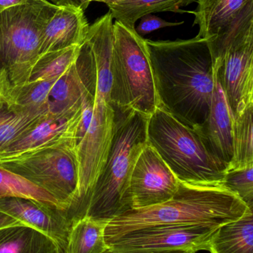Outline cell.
Wrapping results in <instances>:
<instances>
[{"label":"cell","mask_w":253,"mask_h":253,"mask_svg":"<svg viewBox=\"0 0 253 253\" xmlns=\"http://www.w3.org/2000/svg\"><path fill=\"white\" fill-rule=\"evenodd\" d=\"M57 8L46 0H31L0 13V73L12 89L29 80L40 56L42 33Z\"/></svg>","instance_id":"52a82bcc"},{"label":"cell","mask_w":253,"mask_h":253,"mask_svg":"<svg viewBox=\"0 0 253 253\" xmlns=\"http://www.w3.org/2000/svg\"><path fill=\"white\" fill-rule=\"evenodd\" d=\"M193 12L197 37L209 43L213 62L225 53L236 39L253 28V0H197Z\"/></svg>","instance_id":"30bf717a"},{"label":"cell","mask_w":253,"mask_h":253,"mask_svg":"<svg viewBox=\"0 0 253 253\" xmlns=\"http://www.w3.org/2000/svg\"><path fill=\"white\" fill-rule=\"evenodd\" d=\"M89 28L84 11L72 6L58 7L42 33L40 56L81 46L86 41Z\"/></svg>","instance_id":"2e32d148"},{"label":"cell","mask_w":253,"mask_h":253,"mask_svg":"<svg viewBox=\"0 0 253 253\" xmlns=\"http://www.w3.org/2000/svg\"><path fill=\"white\" fill-rule=\"evenodd\" d=\"M181 181L155 150L147 144L134 167L128 189L131 209H142L167 202Z\"/></svg>","instance_id":"7c38bea8"},{"label":"cell","mask_w":253,"mask_h":253,"mask_svg":"<svg viewBox=\"0 0 253 253\" xmlns=\"http://www.w3.org/2000/svg\"><path fill=\"white\" fill-rule=\"evenodd\" d=\"M91 48L96 66L95 104L89 128L76 146L78 185L66 211L72 224L84 217L92 190L106 163L115 126L116 111L110 100L112 42L98 39Z\"/></svg>","instance_id":"3957f363"},{"label":"cell","mask_w":253,"mask_h":253,"mask_svg":"<svg viewBox=\"0 0 253 253\" xmlns=\"http://www.w3.org/2000/svg\"><path fill=\"white\" fill-rule=\"evenodd\" d=\"M18 224H25L19 220L16 219L10 215L4 213L0 211V228L10 227V226L18 225ZM27 225V224H26Z\"/></svg>","instance_id":"f546056e"},{"label":"cell","mask_w":253,"mask_h":253,"mask_svg":"<svg viewBox=\"0 0 253 253\" xmlns=\"http://www.w3.org/2000/svg\"><path fill=\"white\" fill-rule=\"evenodd\" d=\"M108 6L113 19L135 28L137 21L157 12H180L195 0H95Z\"/></svg>","instance_id":"ac0fdd59"},{"label":"cell","mask_w":253,"mask_h":253,"mask_svg":"<svg viewBox=\"0 0 253 253\" xmlns=\"http://www.w3.org/2000/svg\"><path fill=\"white\" fill-rule=\"evenodd\" d=\"M0 211L10 215L50 238L59 250H65L71 221L63 210L31 199H0Z\"/></svg>","instance_id":"5bb4252c"},{"label":"cell","mask_w":253,"mask_h":253,"mask_svg":"<svg viewBox=\"0 0 253 253\" xmlns=\"http://www.w3.org/2000/svg\"><path fill=\"white\" fill-rule=\"evenodd\" d=\"M253 112L251 105L233 116V158L227 171L253 165Z\"/></svg>","instance_id":"7402d4cb"},{"label":"cell","mask_w":253,"mask_h":253,"mask_svg":"<svg viewBox=\"0 0 253 253\" xmlns=\"http://www.w3.org/2000/svg\"><path fill=\"white\" fill-rule=\"evenodd\" d=\"M110 100L114 109L151 116L158 108L145 39L135 28L113 23Z\"/></svg>","instance_id":"8992f818"},{"label":"cell","mask_w":253,"mask_h":253,"mask_svg":"<svg viewBox=\"0 0 253 253\" xmlns=\"http://www.w3.org/2000/svg\"><path fill=\"white\" fill-rule=\"evenodd\" d=\"M148 144L181 182L222 186L227 168L208 150L196 129L157 108L147 124Z\"/></svg>","instance_id":"5b68a950"},{"label":"cell","mask_w":253,"mask_h":253,"mask_svg":"<svg viewBox=\"0 0 253 253\" xmlns=\"http://www.w3.org/2000/svg\"><path fill=\"white\" fill-rule=\"evenodd\" d=\"M9 197L31 199L63 210L60 204L46 190L21 175L0 166V199Z\"/></svg>","instance_id":"603a6c76"},{"label":"cell","mask_w":253,"mask_h":253,"mask_svg":"<svg viewBox=\"0 0 253 253\" xmlns=\"http://www.w3.org/2000/svg\"><path fill=\"white\" fill-rule=\"evenodd\" d=\"M218 227L194 224H170L144 227L105 238L107 248L117 253L180 251L196 253L207 251Z\"/></svg>","instance_id":"9c48e42d"},{"label":"cell","mask_w":253,"mask_h":253,"mask_svg":"<svg viewBox=\"0 0 253 253\" xmlns=\"http://www.w3.org/2000/svg\"><path fill=\"white\" fill-rule=\"evenodd\" d=\"M60 253H65V250H60Z\"/></svg>","instance_id":"d6a6232c"},{"label":"cell","mask_w":253,"mask_h":253,"mask_svg":"<svg viewBox=\"0 0 253 253\" xmlns=\"http://www.w3.org/2000/svg\"><path fill=\"white\" fill-rule=\"evenodd\" d=\"M80 48V46H73L42 55L28 83L57 80L77 61Z\"/></svg>","instance_id":"cb8c5ba5"},{"label":"cell","mask_w":253,"mask_h":253,"mask_svg":"<svg viewBox=\"0 0 253 253\" xmlns=\"http://www.w3.org/2000/svg\"><path fill=\"white\" fill-rule=\"evenodd\" d=\"M12 87L4 74L0 73V108L11 104Z\"/></svg>","instance_id":"83f0119b"},{"label":"cell","mask_w":253,"mask_h":253,"mask_svg":"<svg viewBox=\"0 0 253 253\" xmlns=\"http://www.w3.org/2000/svg\"><path fill=\"white\" fill-rule=\"evenodd\" d=\"M46 1H49L57 7L72 6V7H77L85 12L90 3L95 0H46Z\"/></svg>","instance_id":"f1b7e54d"},{"label":"cell","mask_w":253,"mask_h":253,"mask_svg":"<svg viewBox=\"0 0 253 253\" xmlns=\"http://www.w3.org/2000/svg\"><path fill=\"white\" fill-rule=\"evenodd\" d=\"M31 0H0V13L6 9L25 4Z\"/></svg>","instance_id":"4dcf8cb0"},{"label":"cell","mask_w":253,"mask_h":253,"mask_svg":"<svg viewBox=\"0 0 253 253\" xmlns=\"http://www.w3.org/2000/svg\"><path fill=\"white\" fill-rule=\"evenodd\" d=\"M75 149L69 145L44 149L0 162V166L46 190L66 212L78 185Z\"/></svg>","instance_id":"ba28073f"},{"label":"cell","mask_w":253,"mask_h":253,"mask_svg":"<svg viewBox=\"0 0 253 253\" xmlns=\"http://www.w3.org/2000/svg\"><path fill=\"white\" fill-rule=\"evenodd\" d=\"M117 253L115 251H112V250L107 248L103 253ZM187 253L184 252V251H154V252H144V253Z\"/></svg>","instance_id":"1f68e13d"},{"label":"cell","mask_w":253,"mask_h":253,"mask_svg":"<svg viewBox=\"0 0 253 253\" xmlns=\"http://www.w3.org/2000/svg\"><path fill=\"white\" fill-rule=\"evenodd\" d=\"M222 186L253 210V165L227 170Z\"/></svg>","instance_id":"484cf974"},{"label":"cell","mask_w":253,"mask_h":253,"mask_svg":"<svg viewBox=\"0 0 253 253\" xmlns=\"http://www.w3.org/2000/svg\"><path fill=\"white\" fill-rule=\"evenodd\" d=\"M0 253H60V250L39 230L18 224L0 228Z\"/></svg>","instance_id":"d6986e66"},{"label":"cell","mask_w":253,"mask_h":253,"mask_svg":"<svg viewBox=\"0 0 253 253\" xmlns=\"http://www.w3.org/2000/svg\"><path fill=\"white\" fill-rule=\"evenodd\" d=\"M54 81L27 83L11 90V104L33 111L49 109V96Z\"/></svg>","instance_id":"d4e9b609"},{"label":"cell","mask_w":253,"mask_h":253,"mask_svg":"<svg viewBox=\"0 0 253 253\" xmlns=\"http://www.w3.org/2000/svg\"><path fill=\"white\" fill-rule=\"evenodd\" d=\"M82 111L83 108L59 113L49 111L35 127L0 154V162L44 149L67 145L76 147Z\"/></svg>","instance_id":"4fadbf2b"},{"label":"cell","mask_w":253,"mask_h":253,"mask_svg":"<svg viewBox=\"0 0 253 253\" xmlns=\"http://www.w3.org/2000/svg\"><path fill=\"white\" fill-rule=\"evenodd\" d=\"M107 224L84 217L73 223L65 253H102L107 249L105 229Z\"/></svg>","instance_id":"44dd1931"},{"label":"cell","mask_w":253,"mask_h":253,"mask_svg":"<svg viewBox=\"0 0 253 253\" xmlns=\"http://www.w3.org/2000/svg\"><path fill=\"white\" fill-rule=\"evenodd\" d=\"M233 112L215 71V87L209 116L196 130L208 150L227 169L233 158Z\"/></svg>","instance_id":"9a60e30c"},{"label":"cell","mask_w":253,"mask_h":253,"mask_svg":"<svg viewBox=\"0 0 253 253\" xmlns=\"http://www.w3.org/2000/svg\"><path fill=\"white\" fill-rule=\"evenodd\" d=\"M250 210L235 193L223 186H196L181 182L173 197L167 202L150 208L129 210L111 220L105 227V239L156 225L219 227L239 219Z\"/></svg>","instance_id":"7a4b0ae2"},{"label":"cell","mask_w":253,"mask_h":253,"mask_svg":"<svg viewBox=\"0 0 253 253\" xmlns=\"http://www.w3.org/2000/svg\"><path fill=\"white\" fill-rule=\"evenodd\" d=\"M49 110L33 111L14 105L0 108V154L12 144L35 127L49 114Z\"/></svg>","instance_id":"ffe728a7"},{"label":"cell","mask_w":253,"mask_h":253,"mask_svg":"<svg viewBox=\"0 0 253 253\" xmlns=\"http://www.w3.org/2000/svg\"><path fill=\"white\" fill-rule=\"evenodd\" d=\"M210 253H253V211L217 229L209 241Z\"/></svg>","instance_id":"e0dca14e"},{"label":"cell","mask_w":253,"mask_h":253,"mask_svg":"<svg viewBox=\"0 0 253 253\" xmlns=\"http://www.w3.org/2000/svg\"><path fill=\"white\" fill-rule=\"evenodd\" d=\"M184 22H169L152 14H147L141 19L139 25L137 27L136 32L141 37L147 35L152 31L166 27L175 26L181 25Z\"/></svg>","instance_id":"4316f807"},{"label":"cell","mask_w":253,"mask_h":253,"mask_svg":"<svg viewBox=\"0 0 253 253\" xmlns=\"http://www.w3.org/2000/svg\"><path fill=\"white\" fill-rule=\"evenodd\" d=\"M115 111L108 159L92 190L84 215L105 224L130 210L127 193L131 175L140 153L148 144L147 124L150 116L133 110Z\"/></svg>","instance_id":"277c9868"},{"label":"cell","mask_w":253,"mask_h":253,"mask_svg":"<svg viewBox=\"0 0 253 253\" xmlns=\"http://www.w3.org/2000/svg\"><path fill=\"white\" fill-rule=\"evenodd\" d=\"M214 68L233 116L253 105V28L233 42Z\"/></svg>","instance_id":"8fae6325"},{"label":"cell","mask_w":253,"mask_h":253,"mask_svg":"<svg viewBox=\"0 0 253 253\" xmlns=\"http://www.w3.org/2000/svg\"><path fill=\"white\" fill-rule=\"evenodd\" d=\"M158 108L196 129L206 121L215 87L213 58L206 40H146Z\"/></svg>","instance_id":"6da1fadb"}]
</instances>
